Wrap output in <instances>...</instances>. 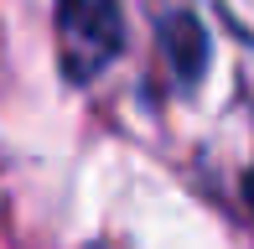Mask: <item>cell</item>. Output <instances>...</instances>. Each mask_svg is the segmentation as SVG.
I'll list each match as a JSON object with an SVG mask.
<instances>
[{
	"instance_id": "2",
	"label": "cell",
	"mask_w": 254,
	"mask_h": 249,
	"mask_svg": "<svg viewBox=\"0 0 254 249\" xmlns=\"http://www.w3.org/2000/svg\"><path fill=\"white\" fill-rule=\"evenodd\" d=\"M161 52H166V62H171V73H177V83L182 88H192L197 78L207 73V31H202V21L192 16V10H171L166 21H161Z\"/></svg>"
},
{
	"instance_id": "1",
	"label": "cell",
	"mask_w": 254,
	"mask_h": 249,
	"mask_svg": "<svg viewBox=\"0 0 254 249\" xmlns=\"http://www.w3.org/2000/svg\"><path fill=\"white\" fill-rule=\"evenodd\" d=\"M52 37L57 67L67 83H94L109 73L125 47V10L120 0H52Z\"/></svg>"
}]
</instances>
